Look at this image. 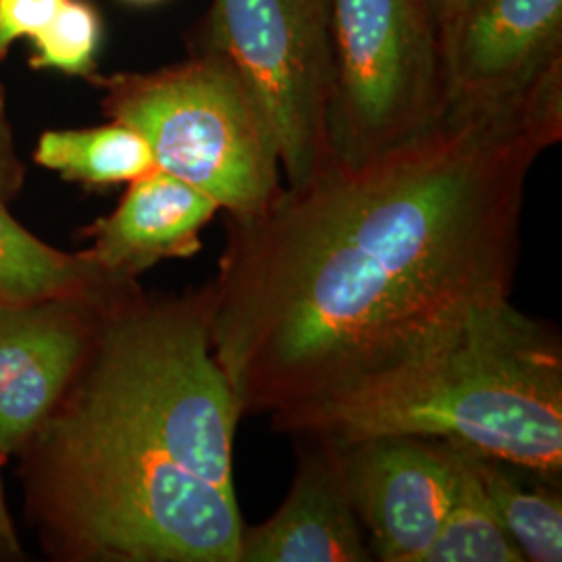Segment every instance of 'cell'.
Listing matches in <instances>:
<instances>
[{"instance_id": "1", "label": "cell", "mask_w": 562, "mask_h": 562, "mask_svg": "<svg viewBox=\"0 0 562 562\" xmlns=\"http://www.w3.org/2000/svg\"><path fill=\"white\" fill-rule=\"evenodd\" d=\"M561 138L557 63L510 99L448 102L408 140L227 217L211 348L241 415L281 431L508 301L525 183Z\"/></svg>"}, {"instance_id": "2", "label": "cell", "mask_w": 562, "mask_h": 562, "mask_svg": "<svg viewBox=\"0 0 562 562\" xmlns=\"http://www.w3.org/2000/svg\"><path fill=\"white\" fill-rule=\"evenodd\" d=\"M211 283L102 304L80 369L20 450L25 510L69 562H240V402L211 348Z\"/></svg>"}, {"instance_id": "3", "label": "cell", "mask_w": 562, "mask_h": 562, "mask_svg": "<svg viewBox=\"0 0 562 562\" xmlns=\"http://www.w3.org/2000/svg\"><path fill=\"white\" fill-rule=\"evenodd\" d=\"M281 431L334 442L431 438L559 482L561 334L510 299L485 304L413 357Z\"/></svg>"}, {"instance_id": "4", "label": "cell", "mask_w": 562, "mask_h": 562, "mask_svg": "<svg viewBox=\"0 0 562 562\" xmlns=\"http://www.w3.org/2000/svg\"><path fill=\"white\" fill-rule=\"evenodd\" d=\"M102 109L140 132L157 169L201 190L227 217L259 213L283 188L259 104L211 50L153 74L109 78Z\"/></svg>"}, {"instance_id": "5", "label": "cell", "mask_w": 562, "mask_h": 562, "mask_svg": "<svg viewBox=\"0 0 562 562\" xmlns=\"http://www.w3.org/2000/svg\"><path fill=\"white\" fill-rule=\"evenodd\" d=\"M331 162L408 140L448 106L440 25L429 0H329Z\"/></svg>"}, {"instance_id": "6", "label": "cell", "mask_w": 562, "mask_h": 562, "mask_svg": "<svg viewBox=\"0 0 562 562\" xmlns=\"http://www.w3.org/2000/svg\"><path fill=\"white\" fill-rule=\"evenodd\" d=\"M211 53L248 88L290 190L331 165L329 0H213Z\"/></svg>"}, {"instance_id": "7", "label": "cell", "mask_w": 562, "mask_h": 562, "mask_svg": "<svg viewBox=\"0 0 562 562\" xmlns=\"http://www.w3.org/2000/svg\"><path fill=\"white\" fill-rule=\"evenodd\" d=\"M338 443L350 501L373 559L425 562L454 496L461 450L417 436Z\"/></svg>"}, {"instance_id": "8", "label": "cell", "mask_w": 562, "mask_h": 562, "mask_svg": "<svg viewBox=\"0 0 562 562\" xmlns=\"http://www.w3.org/2000/svg\"><path fill=\"white\" fill-rule=\"evenodd\" d=\"M123 285L88 296L0 304L2 461L18 457L57 408L86 357L102 304Z\"/></svg>"}, {"instance_id": "9", "label": "cell", "mask_w": 562, "mask_h": 562, "mask_svg": "<svg viewBox=\"0 0 562 562\" xmlns=\"http://www.w3.org/2000/svg\"><path fill=\"white\" fill-rule=\"evenodd\" d=\"M440 38L448 102L510 99L562 63V0H464Z\"/></svg>"}, {"instance_id": "10", "label": "cell", "mask_w": 562, "mask_h": 562, "mask_svg": "<svg viewBox=\"0 0 562 562\" xmlns=\"http://www.w3.org/2000/svg\"><path fill=\"white\" fill-rule=\"evenodd\" d=\"M299 464L280 508L257 527H244L240 562H367L362 529L341 464L340 443L294 436Z\"/></svg>"}, {"instance_id": "11", "label": "cell", "mask_w": 562, "mask_h": 562, "mask_svg": "<svg viewBox=\"0 0 562 562\" xmlns=\"http://www.w3.org/2000/svg\"><path fill=\"white\" fill-rule=\"evenodd\" d=\"M222 211L194 186L153 169L130 181L117 209L92 223L83 250L102 271L120 281H138L155 265L190 259L202 248L201 232Z\"/></svg>"}, {"instance_id": "12", "label": "cell", "mask_w": 562, "mask_h": 562, "mask_svg": "<svg viewBox=\"0 0 562 562\" xmlns=\"http://www.w3.org/2000/svg\"><path fill=\"white\" fill-rule=\"evenodd\" d=\"M132 281L106 276L83 250L63 252L30 234L0 202V304L101 294Z\"/></svg>"}, {"instance_id": "13", "label": "cell", "mask_w": 562, "mask_h": 562, "mask_svg": "<svg viewBox=\"0 0 562 562\" xmlns=\"http://www.w3.org/2000/svg\"><path fill=\"white\" fill-rule=\"evenodd\" d=\"M34 159L65 180L92 188L130 183L157 169L148 142L121 121L86 130L44 132Z\"/></svg>"}, {"instance_id": "14", "label": "cell", "mask_w": 562, "mask_h": 562, "mask_svg": "<svg viewBox=\"0 0 562 562\" xmlns=\"http://www.w3.org/2000/svg\"><path fill=\"white\" fill-rule=\"evenodd\" d=\"M467 452V450H464ZM473 469L504 529L525 561H562V498L554 483L538 485L521 477V469L471 454ZM546 482V480H543Z\"/></svg>"}, {"instance_id": "15", "label": "cell", "mask_w": 562, "mask_h": 562, "mask_svg": "<svg viewBox=\"0 0 562 562\" xmlns=\"http://www.w3.org/2000/svg\"><path fill=\"white\" fill-rule=\"evenodd\" d=\"M425 562H525L464 450L452 503Z\"/></svg>"}, {"instance_id": "16", "label": "cell", "mask_w": 562, "mask_h": 562, "mask_svg": "<svg viewBox=\"0 0 562 562\" xmlns=\"http://www.w3.org/2000/svg\"><path fill=\"white\" fill-rule=\"evenodd\" d=\"M32 41L36 44L34 67L86 76L99 50L101 18L83 0H63L55 18Z\"/></svg>"}, {"instance_id": "17", "label": "cell", "mask_w": 562, "mask_h": 562, "mask_svg": "<svg viewBox=\"0 0 562 562\" xmlns=\"http://www.w3.org/2000/svg\"><path fill=\"white\" fill-rule=\"evenodd\" d=\"M60 4L63 0H0V57L21 38L38 36Z\"/></svg>"}, {"instance_id": "18", "label": "cell", "mask_w": 562, "mask_h": 562, "mask_svg": "<svg viewBox=\"0 0 562 562\" xmlns=\"http://www.w3.org/2000/svg\"><path fill=\"white\" fill-rule=\"evenodd\" d=\"M25 178V167L18 157L11 125L7 120L4 99L0 90V202L9 204L18 194Z\"/></svg>"}, {"instance_id": "19", "label": "cell", "mask_w": 562, "mask_h": 562, "mask_svg": "<svg viewBox=\"0 0 562 562\" xmlns=\"http://www.w3.org/2000/svg\"><path fill=\"white\" fill-rule=\"evenodd\" d=\"M0 459V464H2ZM23 559V548H21L20 536L15 531L13 519L9 515L7 501H4V490H2V477H0V561H20Z\"/></svg>"}, {"instance_id": "20", "label": "cell", "mask_w": 562, "mask_h": 562, "mask_svg": "<svg viewBox=\"0 0 562 562\" xmlns=\"http://www.w3.org/2000/svg\"><path fill=\"white\" fill-rule=\"evenodd\" d=\"M462 2L464 0H429V4L434 9V15H436L438 25H440V32H442L443 25L452 20V15L461 9Z\"/></svg>"}, {"instance_id": "21", "label": "cell", "mask_w": 562, "mask_h": 562, "mask_svg": "<svg viewBox=\"0 0 562 562\" xmlns=\"http://www.w3.org/2000/svg\"><path fill=\"white\" fill-rule=\"evenodd\" d=\"M136 2H155V0H136Z\"/></svg>"}]
</instances>
